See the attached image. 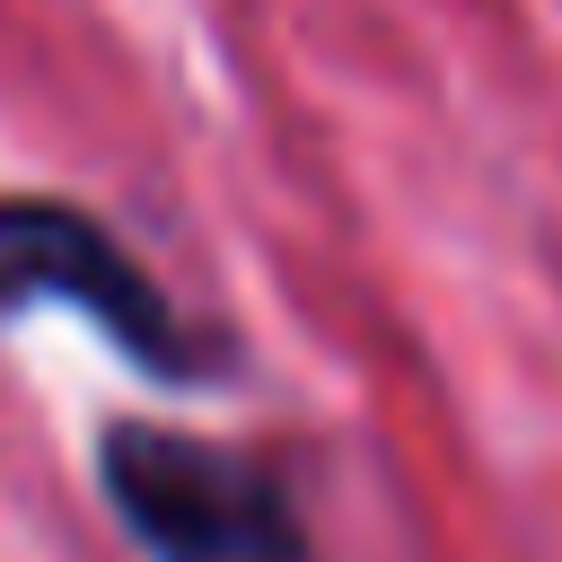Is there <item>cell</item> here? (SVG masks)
Wrapping results in <instances>:
<instances>
[{
    "label": "cell",
    "instance_id": "obj_1",
    "mask_svg": "<svg viewBox=\"0 0 562 562\" xmlns=\"http://www.w3.org/2000/svg\"><path fill=\"white\" fill-rule=\"evenodd\" d=\"M35 307L97 325L105 351H123L158 386L202 395L237 378V342L211 316L176 307L167 281L70 193H0V325Z\"/></svg>",
    "mask_w": 562,
    "mask_h": 562
},
{
    "label": "cell",
    "instance_id": "obj_2",
    "mask_svg": "<svg viewBox=\"0 0 562 562\" xmlns=\"http://www.w3.org/2000/svg\"><path fill=\"white\" fill-rule=\"evenodd\" d=\"M97 492L149 562H325L272 457L176 422H114L97 439Z\"/></svg>",
    "mask_w": 562,
    "mask_h": 562
}]
</instances>
